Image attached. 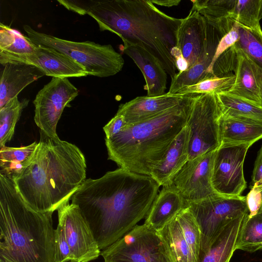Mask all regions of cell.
<instances>
[{"label": "cell", "instance_id": "cell-12", "mask_svg": "<svg viewBox=\"0 0 262 262\" xmlns=\"http://www.w3.org/2000/svg\"><path fill=\"white\" fill-rule=\"evenodd\" d=\"M57 211L58 223L64 228L70 248L71 262H89L97 259L101 251L79 207L67 201Z\"/></svg>", "mask_w": 262, "mask_h": 262}, {"label": "cell", "instance_id": "cell-20", "mask_svg": "<svg viewBox=\"0 0 262 262\" xmlns=\"http://www.w3.org/2000/svg\"><path fill=\"white\" fill-rule=\"evenodd\" d=\"M0 79V108L27 86L45 75L30 64L7 62L3 64Z\"/></svg>", "mask_w": 262, "mask_h": 262}, {"label": "cell", "instance_id": "cell-9", "mask_svg": "<svg viewBox=\"0 0 262 262\" xmlns=\"http://www.w3.org/2000/svg\"><path fill=\"white\" fill-rule=\"evenodd\" d=\"M100 255L109 262H171L157 231L145 224L136 226Z\"/></svg>", "mask_w": 262, "mask_h": 262}, {"label": "cell", "instance_id": "cell-42", "mask_svg": "<svg viewBox=\"0 0 262 262\" xmlns=\"http://www.w3.org/2000/svg\"><path fill=\"white\" fill-rule=\"evenodd\" d=\"M150 1L153 4L167 7L178 6L181 2V0H150Z\"/></svg>", "mask_w": 262, "mask_h": 262}, {"label": "cell", "instance_id": "cell-30", "mask_svg": "<svg viewBox=\"0 0 262 262\" xmlns=\"http://www.w3.org/2000/svg\"><path fill=\"white\" fill-rule=\"evenodd\" d=\"M29 101L26 98L20 101L16 96L0 108V147L6 146L12 138L16 124Z\"/></svg>", "mask_w": 262, "mask_h": 262}, {"label": "cell", "instance_id": "cell-16", "mask_svg": "<svg viewBox=\"0 0 262 262\" xmlns=\"http://www.w3.org/2000/svg\"><path fill=\"white\" fill-rule=\"evenodd\" d=\"M121 51L130 57L140 69L146 84L147 96L157 97L165 94L167 73L158 60L142 47L123 41Z\"/></svg>", "mask_w": 262, "mask_h": 262}, {"label": "cell", "instance_id": "cell-43", "mask_svg": "<svg viewBox=\"0 0 262 262\" xmlns=\"http://www.w3.org/2000/svg\"><path fill=\"white\" fill-rule=\"evenodd\" d=\"M257 65V64H256ZM257 71L259 80L260 96L262 98V68L257 65Z\"/></svg>", "mask_w": 262, "mask_h": 262}, {"label": "cell", "instance_id": "cell-8", "mask_svg": "<svg viewBox=\"0 0 262 262\" xmlns=\"http://www.w3.org/2000/svg\"><path fill=\"white\" fill-rule=\"evenodd\" d=\"M222 114L216 94H198L194 98L186 125L189 133L188 160L215 151L220 146Z\"/></svg>", "mask_w": 262, "mask_h": 262}, {"label": "cell", "instance_id": "cell-39", "mask_svg": "<svg viewBox=\"0 0 262 262\" xmlns=\"http://www.w3.org/2000/svg\"><path fill=\"white\" fill-rule=\"evenodd\" d=\"M127 125L123 116L116 114L115 116L103 127L105 138H110L119 133Z\"/></svg>", "mask_w": 262, "mask_h": 262}, {"label": "cell", "instance_id": "cell-32", "mask_svg": "<svg viewBox=\"0 0 262 262\" xmlns=\"http://www.w3.org/2000/svg\"><path fill=\"white\" fill-rule=\"evenodd\" d=\"M262 0H235L231 15L235 23L253 29L261 28Z\"/></svg>", "mask_w": 262, "mask_h": 262}, {"label": "cell", "instance_id": "cell-35", "mask_svg": "<svg viewBox=\"0 0 262 262\" xmlns=\"http://www.w3.org/2000/svg\"><path fill=\"white\" fill-rule=\"evenodd\" d=\"M235 79V76L232 73L222 77L215 76L208 77L196 84L181 89L177 93L181 94L208 93L217 94L227 92L233 85Z\"/></svg>", "mask_w": 262, "mask_h": 262}, {"label": "cell", "instance_id": "cell-33", "mask_svg": "<svg viewBox=\"0 0 262 262\" xmlns=\"http://www.w3.org/2000/svg\"><path fill=\"white\" fill-rule=\"evenodd\" d=\"M239 37L234 46L241 50L256 64L262 68V30L253 29L237 23Z\"/></svg>", "mask_w": 262, "mask_h": 262}, {"label": "cell", "instance_id": "cell-36", "mask_svg": "<svg viewBox=\"0 0 262 262\" xmlns=\"http://www.w3.org/2000/svg\"><path fill=\"white\" fill-rule=\"evenodd\" d=\"M55 262L71 261L70 248L62 226L58 224L54 234Z\"/></svg>", "mask_w": 262, "mask_h": 262}, {"label": "cell", "instance_id": "cell-19", "mask_svg": "<svg viewBox=\"0 0 262 262\" xmlns=\"http://www.w3.org/2000/svg\"><path fill=\"white\" fill-rule=\"evenodd\" d=\"M186 207V201L172 184L163 186L155 198L144 224L158 232Z\"/></svg>", "mask_w": 262, "mask_h": 262}, {"label": "cell", "instance_id": "cell-31", "mask_svg": "<svg viewBox=\"0 0 262 262\" xmlns=\"http://www.w3.org/2000/svg\"><path fill=\"white\" fill-rule=\"evenodd\" d=\"M262 249V208L254 216H246L236 250L252 253Z\"/></svg>", "mask_w": 262, "mask_h": 262}, {"label": "cell", "instance_id": "cell-28", "mask_svg": "<svg viewBox=\"0 0 262 262\" xmlns=\"http://www.w3.org/2000/svg\"><path fill=\"white\" fill-rule=\"evenodd\" d=\"M216 96L223 115L262 122V105L229 92Z\"/></svg>", "mask_w": 262, "mask_h": 262}, {"label": "cell", "instance_id": "cell-37", "mask_svg": "<svg viewBox=\"0 0 262 262\" xmlns=\"http://www.w3.org/2000/svg\"><path fill=\"white\" fill-rule=\"evenodd\" d=\"M239 37L238 24L237 22H235L230 30L224 35L220 40L212 61L207 70L208 76H214L212 74V69L214 62L223 53L234 45L238 40Z\"/></svg>", "mask_w": 262, "mask_h": 262}, {"label": "cell", "instance_id": "cell-38", "mask_svg": "<svg viewBox=\"0 0 262 262\" xmlns=\"http://www.w3.org/2000/svg\"><path fill=\"white\" fill-rule=\"evenodd\" d=\"M246 203L249 217L256 214L262 206V192L252 187L246 196Z\"/></svg>", "mask_w": 262, "mask_h": 262}, {"label": "cell", "instance_id": "cell-25", "mask_svg": "<svg viewBox=\"0 0 262 262\" xmlns=\"http://www.w3.org/2000/svg\"><path fill=\"white\" fill-rule=\"evenodd\" d=\"M191 9L200 13L223 36L233 27L230 18L234 0H194Z\"/></svg>", "mask_w": 262, "mask_h": 262}, {"label": "cell", "instance_id": "cell-24", "mask_svg": "<svg viewBox=\"0 0 262 262\" xmlns=\"http://www.w3.org/2000/svg\"><path fill=\"white\" fill-rule=\"evenodd\" d=\"M241 215L230 221L224 227L209 251L198 262H229L239 238L246 216Z\"/></svg>", "mask_w": 262, "mask_h": 262}, {"label": "cell", "instance_id": "cell-1", "mask_svg": "<svg viewBox=\"0 0 262 262\" xmlns=\"http://www.w3.org/2000/svg\"><path fill=\"white\" fill-rule=\"evenodd\" d=\"M159 187L149 176L119 168L98 179H86L70 200L102 251L145 218Z\"/></svg>", "mask_w": 262, "mask_h": 262}, {"label": "cell", "instance_id": "cell-10", "mask_svg": "<svg viewBox=\"0 0 262 262\" xmlns=\"http://www.w3.org/2000/svg\"><path fill=\"white\" fill-rule=\"evenodd\" d=\"M79 94L78 89L68 78L52 77L51 81L38 92L33 101L34 121L47 136L58 139L57 123L64 108Z\"/></svg>", "mask_w": 262, "mask_h": 262}, {"label": "cell", "instance_id": "cell-45", "mask_svg": "<svg viewBox=\"0 0 262 262\" xmlns=\"http://www.w3.org/2000/svg\"><path fill=\"white\" fill-rule=\"evenodd\" d=\"M261 208H262V206H261Z\"/></svg>", "mask_w": 262, "mask_h": 262}, {"label": "cell", "instance_id": "cell-29", "mask_svg": "<svg viewBox=\"0 0 262 262\" xmlns=\"http://www.w3.org/2000/svg\"><path fill=\"white\" fill-rule=\"evenodd\" d=\"M36 46L28 36L1 23L0 55L29 54L34 51Z\"/></svg>", "mask_w": 262, "mask_h": 262}, {"label": "cell", "instance_id": "cell-6", "mask_svg": "<svg viewBox=\"0 0 262 262\" xmlns=\"http://www.w3.org/2000/svg\"><path fill=\"white\" fill-rule=\"evenodd\" d=\"M29 38L36 45L61 53L84 68L88 75L107 77L121 71L124 60L111 45L93 41L76 42L39 32L31 26H23Z\"/></svg>", "mask_w": 262, "mask_h": 262}, {"label": "cell", "instance_id": "cell-40", "mask_svg": "<svg viewBox=\"0 0 262 262\" xmlns=\"http://www.w3.org/2000/svg\"><path fill=\"white\" fill-rule=\"evenodd\" d=\"M57 2L69 10L72 11L81 15L88 13L94 3V1H64L58 0Z\"/></svg>", "mask_w": 262, "mask_h": 262}, {"label": "cell", "instance_id": "cell-5", "mask_svg": "<svg viewBox=\"0 0 262 262\" xmlns=\"http://www.w3.org/2000/svg\"><path fill=\"white\" fill-rule=\"evenodd\" d=\"M149 120L126 125L118 134L105 138L108 159L119 168L150 176L176 137L186 126L194 98Z\"/></svg>", "mask_w": 262, "mask_h": 262}, {"label": "cell", "instance_id": "cell-15", "mask_svg": "<svg viewBox=\"0 0 262 262\" xmlns=\"http://www.w3.org/2000/svg\"><path fill=\"white\" fill-rule=\"evenodd\" d=\"M191 94H171L157 97L139 96L120 105L117 114L123 116L127 125L155 118L176 106Z\"/></svg>", "mask_w": 262, "mask_h": 262}, {"label": "cell", "instance_id": "cell-27", "mask_svg": "<svg viewBox=\"0 0 262 262\" xmlns=\"http://www.w3.org/2000/svg\"><path fill=\"white\" fill-rule=\"evenodd\" d=\"M37 144L35 141L20 147H0V173L12 179L20 174L31 161Z\"/></svg>", "mask_w": 262, "mask_h": 262}, {"label": "cell", "instance_id": "cell-14", "mask_svg": "<svg viewBox=\"0 0 262 262\" xmlns=\"http://www.w3.org/2000/svg\"><path fill=\"white\" fill-rule=\"evenodd\" d=\"M37 46V45H36ZM7 62L34 66L52 77H81L88 76L81 65L68 56L50 48L37 46L31 54L19 55H0V63Z\"/></svg>", "mask_w": 262, "mask_h": 262}, {"label": "cell", "instance_id": "cell-44", "mask_svg": "<svg viewBox=\"0 0 262 262\" xmlns=\"http://www.w3.org/2000/svg\"><path fill=\"white\" fill-rule=\"evenodd\" d=\"M104 262H109V261H104Z\"/></svg>", "mask_w": 262, "mask_h": 262}, {"label": "cell", "instance_id": "cell-3", "mask_svg": "<svg viewBox=\"0 0 262 262\" xmlns=\"http://www.w3.org/2000/svg\"><path fill=\"white\" fill-rule=\"evenodd\" d=\"M88 14L100 31L111 32L123 42L142 47L171 78L177 74L172 53L182 19L166 14L150 0L94 1Z\"/></svg>", "mask_w": 262, "mask_h": 262}, {"label": "cell", "instance_id": "cell-26", "mask_svg": "<svg viewBox=\"0 0 262 262\" xmlns=\"http://www.w3.org/2000/svg\"><path fill=\"white\" fill-rule=\"evenodd\" d=\"M176 217L157 232L166 246L171 262H196Z\"/></svg>", "mask_w": 262, "mask_h": 262}, {"label": "cell", "instance_id": "cell-2", "mask_svg": "<svg viewBox=\"0 0 262 262\" xmlns=\"http://www.w3.org/2000/svg\"><path fill=\"white\" fill-rule=\"evenodd\" d=\"M86 163L75 145L41 133L35 152L13 180L22 198L34 210L54 212L86 180Z\"/></svg>", "mask_w": 262, "mask_h": 262}, {"label": "cell", "instance_id": "cell-34", "mask_svg": "<svg viewBox=\"0 0 262 262\" xmlns=\"http://www.w3.org/2000/svg\"><path fill=\"white\" fill-rule=\"evenodd\" d=\"M176 217L193 255L198 262L202 237L199 225L194 216L190 209L186 207Z\"/></svg>", "mask_w": 262, "mask_h": 262}, {"label": "cell", "instance_id": "cell-23", "mask_svg": "<svg viewBox=\"0 0 262 262\" xmlns=\"http://www.w3.org/2000/svg\"><path fill=\"white\" fill-rule=\"evenodd\" d=\"M220 132L221 144H254L262 138V122L222 114Z\"/></svg>", "mask_w": 262, "mask_h": 262}, {"label": "cell", "instance_id": "cell-18", "mask_svg": "<svg viewBox=\"0 0 262 262\" xmlns=\"http://www.w3.org/2000/svg\"><path fill=\"white\" fill-rule=\"evenodd\" d=\"M222 37L219 31L207 21L206 38L199 60L186 71L178 72L171 78L168 92L176 94L181 89L196 84L208 76L207 70Z\"/></svg>", "mask_w": 262, "mask_h": 262}, {"label": "cell", "instance_id": "cell-13", "mask_svg": "<svg viewBox=\"0 0 262 262\" xmlns=\"http://www.w3.org/2000/svg\"><path fill=\"white\" fill-rule=\"evenodd\" d=\"M216 150L188 160L173 178L172 184L186 202L199 201L217 193L212 183Z\"/></svg>", "mask_w": 262, "mask_h": 262}, {"label": "cell", "instance_id": "cell-21", "mask_svg": "<svg viewBox=\"0 0 262 262\" xmlns=\"http://www.w3.org/2000/svg\"><path fill=\"white\" fill-rule=\"evenodd\" d=\"M188 130L185 126L175 139L150 177L160 186L172 184L173 178L188 160Z\"/></svg>", "mask_w": 262, "mask_h": 262}, {"label": "cell", "instance_id": "cell-17", "mask_svg": "<svg viewBox=\"0 0 262 262\" xmlns=\"http://www.w3.org/2000/svg\"><path fill=\"white\" fill-rule=\"evenodd\" d=\"M207 21L200 13L191 9L179 28L177 47L187 61L188 69L196 63L204 47Z\"/></svg>", "mask_w": 262, "mask_h": 262}, {"label": "cell", "instance_id": "cell-4", "mask_svg": "<svg viewBox=\"0 0 262 262\" xmlns=\"http://www.w3.org/2000/svg\"><path fill=\"white\" fill-rule=\"evenodd\" d=\"M53 213L33 209L0 173V262H55Z\"/></svg>", "mask_w": 262, "mask_h": 262}, {"label": "cell", "instance_id": "cell-22", "mask_svg": "<svg viewBox=\"0 0 262 262\" xmlns=\"http://www.w3.org/2000/svg\"><path fill=\"white\" fill-rule=\"evenodd\" d=\"M236 54L233 71L235 82L227 92L262 105L257 65L233 46Z\"/></svg>", "mask_w": 262, "mask_h": 262}, {"label": "cell", "instance_id": "cell-7", "mask_svg": "<svg viewBox=\"0 0 262 262\" xmlns=\"http://www.w3.org/2000/svg\"><path fill=\"white\" fill-rule=\"evenodd\" d=\"M186 206L194 216L201 232L199 259L209 251L230 221L249 213L246 196L242 195L227 196L216 193L199 201L186 202Z\"/></svg>", "mask_w": 262, "mask_h": 262}, {"label": "cell", "instance_id": "cell-41", "mask_svg": "<svg viewBox=\"0 0 262 262\" xmlns=\"http://www.w3.org/2000/svg\"><path fill=\"white\" fill-rule=\"evenodd\" d=\"M252 174V187L262 192V145L255 161Z\"/></svg>", "mask_w": 262, "mask_h": 262}, {"label": "cell", "instance_id": "cell-11", "mask_svg": "<svg viewBox=\"0 0 262 262\" xmlns=\"http://www.w3.org/2000/svg\"><path fill=\"white\" fill-rule=\"evenodd\" d=\"M252 143L223 144L215 151L212 183L217 193L227 196L241 195L247 187L243 165Z\"/></svg>", "mask_w": 262, "mask_h": 262}]
</instances>
